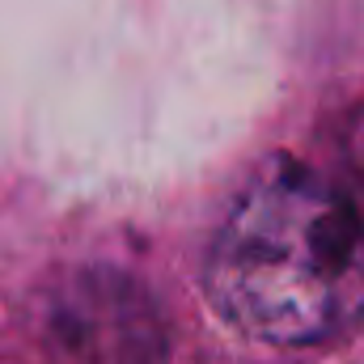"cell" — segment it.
Instances as JSON below:
<instances>
[{
	"label": "cell",
	"instance_id": "6da1fadb",
	"mask_svg": "<svg viewBox=\"0 0 364 364\" xmlns=\"http://www.w3.org/2000/svg\"><path fill=\"white\" fill-rule=\"evenodd\" d=\"M203 284L216 314L259 343L339 339L364 318L360 212L322 174L275 157L220 220Z\"/></svg>",
	"mask_w": 364,
	"mask_h": 364
},
{
	"label": "cell",
	"instance_id": "7a4b0ae2",
	"mask_svg": "<svg viewBox=\"0 0 364 364\" xmlns=\"http://www.w3.org/2000/svg\"><path fill=\"white\" fill-rule=\"evenodd\" d=\"M60 322L68 339L97 360L127 356V348L140 352L144 343H153V322L136 288H127L123 279H106V275L77 279V288L60 305Z\"/></svg>",
	"mask_w": 364,
	"mask_h": 364
},
{
	"label": "cell",
	"instance_id": "3957f363",
	"mask_svg": "<svg viewBox=\"0 0 364 364\" xmlns=\"http://www.w3.org/2000/svg\"><path fill=\"white\" fill-rule=\"evenodd\" d=\"M348 166H352V178H356V191H360L356 212L364 220V106H360V114L352 119V127H348Z\"/></svg>",
	"mask_w": 364,
	"mask_h": 364
}]
</instances>
